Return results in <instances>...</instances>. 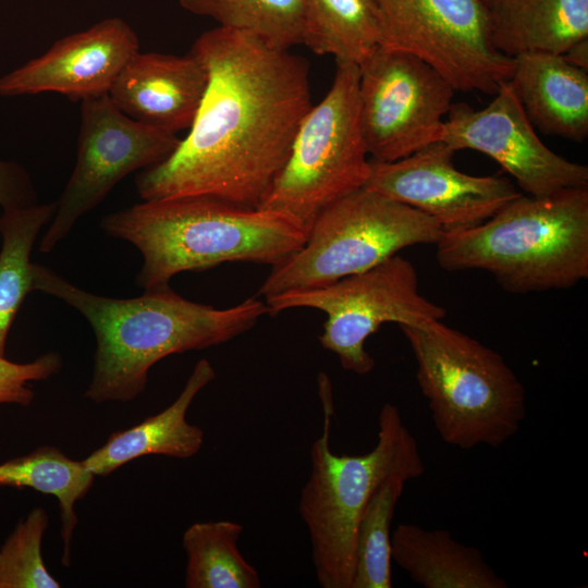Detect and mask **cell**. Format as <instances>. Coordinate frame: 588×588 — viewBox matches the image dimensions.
<instances>
[{
    "label": "cell",
    "mask_w": 588,
    "mask_h": 588,
    "mask_svg": "<svg viewBox=\"0 0 588 588\" xmlns=\"http://www.w3.org/2000/svg\"><path fill=\"white\" fill-rule=\"evenodd\" d=\"M208 83L187 135L136 176L144 200L186 195L258 208L313 106L307 63L289 49L222 26L192 50Z\"/></svg>",
    "instance_id": "1"
},
{
    "label": "cell",
    "mask_w": 588,
    "mask_h": 588,
    "mask_svg": "<svg viewBox=\"0 0 588 588\" xmlns=\"http://www.w3.org/2000/svg\"><path fill=\"white\" fill-rule=\"evenodd\" d=\"M32 271L34 290L76 308L94 329L97 348L85 397L95 403L136 399L160 359L228 342L269 314L256 296L222 309L188 301L170 286L111 298L86 292L44 266L33 264Z\"/></svg>",
    "instance_id": "2"
},
{
    "label": "cell",
    "mask_w": 588,
    "mask_h": 588,
    "mask_svg": "<svg viewBox=\"0 0 588 588\" xmlns=\"http://www.w3.org/2000/svg\"><path fill=\"white\" fill-rule=\"evenodd\" d=\"M101 228L140 252L144 262L136 283L145 291L169 287L177 273L223 262L273 267L298 250L307 236L305 228L284 213L205 195L145 200L107 216Z\"/></svg>",
    "instance_id": "3"
},
{
    "label": "cell",
    "mask_w": 588,
    "mask_h": 588,
    "mask_svg": "<svg viewBox=\"0 0 588 588\" xmlns=\"http://www.w3.org/2000/svg\"><path fill=\"white\" fill-rule=\"evenodd\" d=\"M446 271L483 270L511 294L564 290L588 278V187L523 194L471 228L442 232Z\"/></svg>",
    "instance_id": "4"
},
{
    "label": "cell",
    "mask_w": 588,
    "mask_h": 588,
    "mask_svg": "<svg viewBox=\"0 0 588 588\" xmlns=\"http://www.w3.org/2000/svg\"><path fill=\"white\" fill-rule=\"evenodd\" d=\"M321 382L323 424L310 450V474L298 502L311 544V559L322 588H351L356 531L360 515L378 486L401 476L407 481L425 473L414 436L399 408L385 403L378 417L375 448L359 455L335 454L330 446L333 402L329 381Z\"/></svg>",
    "instance_id": "5"
},
{
    "label": "cell",
    "mask_w": 588,
    "mask_h": 588,
    "mask_svg": "<svg viewBox=\"0 0 588 588\" xmlns=\"http://www.w3.org/2000/svg\"><path fill=\"white\" fill-rule=\"evenodd\" d=\"M400 329L442 441L462 450L497 449L518 432L525 387L497 351L442 320Z\"/></svg>",
    "instance_id": "6"
},
{
    "label": "cell",
    "mask_w": 588,
    "mask_h": 588,
    "mask_svg": "<svg viewBox=\"0 0 588 588\" xmlns=\"http://www.w3.org/2000/svg\"><path fill=\"white\" fill-rule=\"evenodd\" d=\"M440 225L424 212L362 187L323 209L303 246L272 267L258 294L333 283L419 244L436 245Z\"/></svg>",
    "instance_id": "7"
},
{
    "label": "cell",
    "mask_w": 588,
    "mask_h": 588,
    "mask_svg": "<svg viewBox=\"0 0 588 588\" xmlns=\"http://www.w3.org/2000/svg\"><path fill=\"white\" fill-rule=\"evenodd\" d=\"M358 88V65L338 63L330 89L302 118L285 162L258 208L284 213L308 232L323 209L365 186L370 159Z\"/></svg>",
    "instance_id": "8"
},
{
    "label": "cell",
    "mask_w": 588,
    "mask_h": 588,
    "mask_svg": "<svg viewBox=\"0 0 588 588\" xmlns=\"http://www.w3.org/2000/svg\"><path fill=\"white\" fill-rule=\"evenodd\" d=\"M265 303L272 315L298 307L323 311L320 344L338 356L343 369L359 376L376 366L365 343L383 323L421 326L446 316L445 308L419 292L414 265L399 254L364 272L272 295Z\"/></svg>",
    "instance_id": "9"
},
{
    "label": "cell",
    "mask_w": 588,
    "mask_h": 588,
    "mask_svg": "<svg viewBox=\"0 0 588 588\" xmlns=\"http://www.w3.org/2000/svg\"><path fill=\"white\" fill-rule=\"evenodd\" d=\"M382 45L421 59L457 91L494 95L513 59L491 40L485 0H375Z\"/></svg>",
    "instance_id": "10"
},
{
    "label": "cell",
    "mask_w": 588,
    "mask_h": 588,
    "mask_svg": "<svg viewBox=\"0 0 588 588\" xmlns=\"http://www.w3.org/2000/svg\"><path fill=\"white\" fill-rule=\"evenodd\" d=\"M358 68L359 115L371 160L395 161L442 140L456 90L438 71L385 46Z\"/></svg>",
    "instance_id": "11"
},
{
    "label": "cell",
    "mask_w": 588,
    "mask_h": 588,
    "mask_svg": "<svg viewBox=\"0 0 588 588\" xmlns=\"http://www.w3.org/2000/svg\"><path fill=\"white\" fill-rule=\"evenodd\" d=\"M179 143L176 134L142 124L121 112L108 95L82 100L76 163L56 203L40 252H51L124 176L163 161Z\"/></svg>",
    "instance_id": "12"
},
{
    "label": "cell",
    "mask_w": 588,
    "mask_h": 588,
    "mask_svg": "<svg viewBox=\"0 0 588 588\" xmlns=\"http://www.w3.org/2000/svg\"><path fill=\"white\" fill-rule=\"evenodd\" d=\"M442 142L455 151L473 149L489 156L529 196L588 187V167L561 157L540 140L509 81L483 109L452 103Z\"/></svg>",
    "instance_id": "13"
},
{
    "label": "cell",
    "mask_w": 588,
    "mask_h": 588,
    "mask_svg": "<svg viewBox=\"0 0 588 588\" xmlns=\"http://www.w3.org/2000/svg\"><path fill=\"white\" fill-rule=\"evenodd\" d=\"M455 152L440 140L395 161L370 159L364 187L424 212L442 232L480 224L522 195L505 177L460 171Z\"/></svg>",
    "instance_id": "14"
},
{
    "label": "cell",
    "mask_w": 588,
    "mask_h": 588,
    "mask_svg": "<svg viewBox=\"0 0 588 588\" xmlns=\"http://www.w3.org/2000/svg\"><path fill=\"white\" fill-rule=\"evenodd\" d=\"M138 37L122 19L111 17L56 41L44 54L0 77V96L59 93L73 100L108 95Z\"/></svg>",
    "instance_id": "15"
},
{
    "label": "cell",
    "mask_w": 588,
    "mask_h": 588,
    "mask_svg": "<svg viewBox=\"0 0 588 588\" xmlns=\"http://www.w3.org/2000/svg\"><path fill=\"white\" fill-rule=\"evenodd\" d=\"M208 83L203 62L185 56L136 52L108 96L136 122L176 134L189 128Z\"/></svg>",
    "instance_id": "16"
},
{
    "label": "cell",
    "mask_w": 588,
    "mask_h": 588,
    "mask_svg": "<svg viewBox=\"0 0 588 588\" xmlns=\"http://www.w3.org/2000/svg\"><path fill=\"white\" fill-rule=\"evenodd\" d=\"M509 84L531 124L575 142L588 135V71L562 54L528 52L513 58Z\"/></svg>",
    "instance_id": "17"
},
{
    "label": "cell",
    "mask_w": 588,
    "mask_h": 588,
    "mask_svg": "<svg viewBox=\"0 0 588 588\" xmlns=\"http://www.w3.org/2000/svg\"><path fill=\"white\" fill-rule=\"evenodd\" d=\"M216 378L208 359L195 365L182 392L163 411L130 428L115 431L82 462L95 476H108L121 466L146 455L189 458L204 444V431L186 420L195 396Z\"/></svg>",
    "instance_id": "18"
},
{
    "label": "cell",
    "mask_w": 588,
    "mask_h": 588,
    "mask_svg": "<svg viewBox=\"0 0 588 588\" xmlns=\"http://www.w3.org/2000/svg\"><path fill=\"white\" fill-rule=\"evenodd\" d=\"M494 48L509 58L564 54L588 39V0H485Z\"/></svg>",
    "instance_id": "19"
},
{
    "label": "cell",
    "mask_w": 588,
    "mask_h": 588,
    "mask_svg": "<svg viewBox=\"0 0 588 588\" xmlns=\"http://www.w3.org/2000/svg\"><path fill=\"white\" fill-rule=\"evenodd\" d=\"M392 560L425 588H507L482 552L446 529L400 524L391 536Z\"/></svg>",
    "instance_id": "20"
},
{
    "label": "cell",
    "mask_w": 588,
    "mask_h": 588,
    "mask_svg": "<svg viewBox=\"0 0 588 588\" xmlns=\"http://www.w3.org/2000/svg\"><path fill=\"white\" fill-rule=\"evenodd\" d=\"M302 44L359 66L382 45L375 0H303Z\"/></svg>",
    "instance_id": "21"
},
{
    "label": "cell",
    "mask_w": 588,
    "mask_h": 588,
    "mask_svg": "<svg viewBox=\"0 0 588 588\" xmlns=\"http://www.w3.org/2000/svg\"><path fill=\"white\" fill-rule=\"evenodd\" d=\"M95 477L82 461H74L51 445L0 464V487L28 488L58 500L63 566L71 564V543L77 525L75 504L90 490Z\"/></svg>",
    "instance_id": "22"
},
{
    "label": "cell",
    "mask_w": 588,
    "mask_h": 588,
    "mask_svg": "<svg viewBox=\"0 0 588 588\" xmlns=\"http://www.w3.org/2000/svg\"><path fill=\"white\" fill-rule=\"evenodd\" d=\"M243 526L216 520L192 524L183 534L186 588H259L258 572L242 555Z\"/></svg>",
    "instance_id": "23"
},
{
    "label": "cell",
    "mask_w": 588,
    "mask_h": 588,
    "mask_svg": "<svg viewBox=\"0 0 588 588\" xmlns=\"http://www.w3.org/2000/svg\"><path fill=\"white\" fill-rule=\"evenodd\" d=\"M57 204L5 207L0 217V355L4 356L10 327L25 296L34 291L30 252Z\"/></svg>",
    "instance_id": "24"
},
{
    "label": "cell",
    "mask_w": 588,
    "mask_h": 588,
    "mask_svg": "<svg viewBox=\"0 0 588 588\" xmlns=\"http://www.w3.org/2000/svg\"><path fill=\"white\" fill-rule=\"evenodd\" d=\"M196 15L219 26L252 34L267 44L289 49L302 44L303 0H179Z\"/></svg>",
    "instance_id": "25"
},
{
    "label": "cell",
    "mask_w": 588,
    "mask_h": 588,
    "mask_svg": "<svg viewBox=\"0 0 588 588\" xmlns=\"http://www.w3.org/2000/svg\"><path fill=\"white\" fill-rule=\"evenodd\" d=\"M407 480L392 476L372 493L357 525L351 588H391V524Z\"/></svg>",
    "instance_id": "26"
},
{
    "label": "cell",
    "mask_w": 588,
    "mask_h": 588,
    "mask_svg": "<svg viewBox=\"0 0 588 588\" xmlns=\"http://www.w3.org/2000/svg\"><path fill=\"white\" fill-rule=\"evenodd\" d=\"M48 514L33 509L20 522L0 549V588H59L41 555Z\"/></svg>",
    "instance_id": "27"
},
{
    "label": "cell",
    "mask_w": 588,
    "mask_h": 588,
    "mask_svg": "<svg viewBox=\"0 0 588 588\" xmlns=\"http://www.w3.org/2000/svg\"><path fill=\"white\" fill-rule=\"evenodd\" d=\"M62 366L57 352H48L26 364L10 362L0 355V404L28 406L34 400L30 381H41L58 373Z\"/></svg>",
    "instance_id": "28"
},
{
    "label": "cell",
    "mask_w": 588,
    "mask_h": 588,
    "mask_svg": "<svg viewBox=\"0 0 588 588\" xmlns=\"http://www.w3.org/2000/svg\"><path fill=\"white\" fill-rule=\"evenodd\" d=\"M35 192L27 173L15 162L0 159V205L25 207L35 204Z\"/></svg>",
    "instance_id": "29"
},
{
    "label": "cell",
    "mask_w": 588,
    "mask_h": 588,
    "mask_svg": "<svg viewBox=\"0 0 588 588\" xmlns=\"http://www.w3.org/2000/svg\"><path fill=\"white\" fill-rule=\"evenodd\" d=\"M562 56L575 66L587 70L588 69V39L578 41Z\"/></svg>",
    "instance_id": "30"
}]
</instances>
